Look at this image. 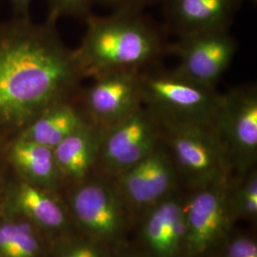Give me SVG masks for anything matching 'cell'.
<instances>
[{
    "label": "cell",
    "instance_id": "6da1fadb",
    "mask_svg": "<svg viewBox=\"0 0 257 257\" xmlns=\"http://www.w3.org/2000/svg\"><path fill=\"white\" fill-rule=\"evenodd\" d=\"M55 22L18 17L0 23V128L21 132L50 106L69 100L84 77Z\"/></svg>",
    "mask_w": 257,
    "mask_h": 257
},
{
    "label": "cell",
    "instance_id": "7a4b0ae2",
    "mask_svg": "<svg viewBox=\"0 0 257 257\" xmlns=\"http://www.w3.org/2000/svg\"><path fill=\"white\" fill-rule=\"evenodd\" d=\"M160 50L155 29L137 10H118L109 17H89L82 43L74 52L84 77L94 78L113 71H140Z\"/></svg>",
    "mask_w": 257,
    "mask_h": 257
},
{
    "label": "cell",
    "instance_id": "3957f363",
    "mask_svg": "<svg viewBox=\"0 0 257 257\" xmlns=\"http://www.w3.org/2000/svg\"><path fill=\"white\" fill-rule=\"evenodd\" d=\"M142 105L159 123L213 128L223 94L176 74H140Z\"/></svg>",
    "mask_w": 257,
    "mask_h": 257
},
{
    "label": "cell",
    "instance_id": "277c9868",
    "mask_svg": "<svg viewBox=\"0 0 257 257\" xmlns=\"http://www.w3.org/2000/svg\"><path fill=\"white\" fill-rule=\"evenodd\" d=\"M159 124L162 140L179 177L193 189L232 177L230 157L214 128L180 123Z\"/></svg>",
    "mask_w": 257,
    "mask_h": 257
},
{
    "label": "cell",
    "instance_id": "5b68a950",
    "mask_svg": "<svg viewBox=\"0 0 257 257\" xmlns=\"http://www.w3.org/2000/svg\"><path fill=\"white\" fill-rule=\"evenodd\" d=\"M233 177L195 188L184 200L186 237L184 257H208L229 236L230 191Z\"/></svg>",
    "mask_w": 257,
    "mask_h": 257
},
{
    "label": "cell",
    "instance_id": "8992f818",
    "mask_svg": "<svg viewBox=\"0 0 257 257\" xmlns=\"http://www.w3.org/2000/svg\"><path fill=\"white\" fill-rule=\"evenodd\" d=\"M72 197L74 216L97 244L118 245L128 228L130 211L112 178L80 181Z\"/></svg>",
    "mask_w": 257,
    "mask_h": 257
},
{
    "label": "cell",
    "instance_id": "52a82bcc",
    "mask_svg": "<svg viewBox=\"0 0 257 257\" xmlns=\"http://www.w3.org/2000/svg\"><path fill=\"white\" fill-rule=\"evenodd\" d=\"M213 128L230 157L233 174L256 168L257 90L253 85L223 94Z\"/></svg>",
    "mask_w": 257,
    "mask_h": 257
},
{
    "label": "cell",
    "instance_id": "ba28073f",
    "mask_svg": "<svg viewBox=\"0 0 257 257\" xmlns=\"http://www.w3.org/2000/svg\"><path fill=\"white\" fill-rule=\"evenodd\" d=\"M162 141L161 126L142 104L127 116L103 128L97 163L114 177L149 156Z\"/></svg>",
    "mask_w": 257,
    "mask_h": 257
},
{
    "label": "cell",
    "instance_id": "9c48e42d",
    "mask_svg": "<svg viewBox=\"0 0 257 257\" xmlns=\"http://www.w3.org/2000/svg\"><path fill=\"white\" fill-rule=\"evenodd\" d=\"M236 50V41L228 29L184 35L172 48L179 57L175 72L193 82L214 88L230 67Z\"/></svg>",
    "mask_w": 257,
    "mask_h": 257
},
{
    "label": "cell",
    "instance_id": "30bf717a",
    "mask_svg": "<svg viewBox=\"0 0 257 257\" xmlns=\"http://www.w3.org/2000/svg\"><path fill=\"white\" fill-rule=\"evenodd\" d=\"M179 178L162 140L154 152L112 180L130 211H147L175 193Z\"/></svg>",
    "mask_w": 257,
    "mask_h": 257
},
{
    "label": "cell",
    "instance_id": "8fae6325",
    "mask_svg": "<svg viewBox=\"0 0 257 257\" xmlns=\"http://www.w3.org/2000/svg\"><path fill=\"white\" fill-rule=\"evenodd\" d=\"M139 70L101 74L83 94L85 111L92 123L106 128L127 116L141 102Z\"/></svg>",
    "mask_w": 257,
    "mask_h": 257
},
{
    "label": "cell",
    "instance_id": "7c38bea8",
    "mask_svg": "<svg viewBox=\"0 0 257 257\" xmlns=\"http://www.w3.org/2000/svg\"><path fill=\"white\" fill-rule=\"evenodd\" d=\"M141 237L152 257H184V200L175 193L148 209Z\"/></svg>",
    "mask_w": 257,
    "mask_h": 257
},
{
    "label": "cell",
    "instance_id": "4fadbf2b",
    "mask_svg": "<svg viewBox=\"0 0 257 257\" xmlns=\"http://www.w3.org/2000/svg\"><path fill=\"white\" fill-rule=\"evenodd\" d=\"M244 0H168V11L184 35L228 29Z\"/></svg>",
    "mask_w": 257,
    "mask_h": 257
},
{
    "label": "cell",
    "instance_id": "5bb4252c",
    "mask_svg": "<svg viewBox=\"0 0 257 257\" xmlns=\"http://www.w3.org/2000/svg\"><path fill=\"white\" fill-rule=\"evenodd\" d=\"M103 128L88 121L54 149L62 177L82 181L97 163Z\"/></svg>",
    "mask_w": 257,
    "mask_h": 257
},
{
    "label": "cell",
    "instance_id": "9a60e30c",
    "mask_svg": "<svg viewBox=\"0 0 257 257\" xmlns=\"http://www.w3.org/2000/svg\"><path fill=\"white\" fill-rule=\"evenodd\" d=\"M88 121L69 100L57 102L32 120L19 137L55 149Z\"/></svg>",
    "mask_w": 257,
    "mask_h": 257
},
{
    "label": "cell",
    "instance_id": "2e32d148",
    "mask_svg": "<svg viewBox=\"0 0 257 257\" xmlns=\"http://www.w3.org/2000/svg\"><path fill=\"white\" fill-rule=\"evenodd\" d=\"M13 164L29 182L41 188H55L62 175L55 161L54 149L19 137L10 148Z\"/></svg>",
    "mask_w": 257,
    "mask_h": 257
},
{
    "label": "cell",
    "instance_id": "e0dca14e",
    "mask_svg": "<svg viewBox=\"0 0 257 257\" xmlns=\"http://www.w3.org/2000/svg\"><path fill=\"white\" fill-rule=\"evenodd\" d=\"M16 201L28 217L47 230H60L66 225L63 209L55 198L35 184L21 183L17 189Z\"/></svg>",
    "mask_w": 257,
    "mask_h": 257
},
{
    "label": "cell",
    "instance_id": "ac0fdd59",
    "mask_svg": "<svg viewBox=\"0 0 257 257\" xmlns=\"http://www.w3.org/2000/svg\"><path fill=\"white\" fill-rule=\"evenodd\" d=\"M230 208L233 221L256 220V168L233 178L230 191Z\"/></svg>",
    "mask_w": 257,
    "mask_h": 257
},
{
    "label": "cell",
    "instance_id": "d6986e66",
    "mask_svg": "<svg viewBox=\"0 0 257 257\" xmlns=\"http://www.w3.org/2000/svg\"><path fill=\"white\" fill-rule=\"evenodd\" d=\"M40 245L33 228L27 223H15L14 238L7 257H37Z\"/></svg>",
    "mask_w": 257,
    "mask_h": 257
},
{
    "label": "cell",
    "instance_id": "ffe728a7",
    "mask_svg": "<svg viewBox=\"0 0 257 257\" xmlns=\"http://www.w3.org/2000/svg\"><path fill=\"white\" fill-rule=\"evenodd\" d=\"M222 257H257L256 241L246 234L225 239Z\"/></svg>",
    "mask_w": 257,
    "mask_h": 257
},
{
    "label": "cell",
    "instance_id": "44dd1931",
    "mask_svg": "<svg viewBox=\"0 0 257 257\" xmlns=\"http://www.w3.org/2000/svg\"><path fill=\"white\" fill-rule=\"evenodd\" d=\"M94 0H48L49 19L56 20L63 16H83L91 8Z\"/></svg>",
    "mask_w": 257,
    "mask_h": 257
},
{
    "label": "cell",
    "instance_id": "7402d4cb",
    "mask_svg": "<svg viewBox=\"0 0 257 257\" xmlns=\"http://www.w3.org/2000/svg\"><path fill=\"white\" fill-rule=\"evenodd\" d=\"M56 257H110L101 245L87 242H75L60 248Z\"/></svg>",
    "mask_w": 257,
    "mask_h": 257
},
{
    "label": "cell",
    "instance_id": "603a6c76",
    "mask_svg": "<svg viewBox=\"0 0 257 257\" xmlns=\"http://www.w3.org/2000/svg\"><path fill=\"white\" fill-rule=\"evenodd\" d=\"M15 223L0 225V254L7 257L14 238Z\"/></svg>",
    "mask_w": 257,
    "mask_h": 257
},
{
    "label": "cell",
    "instance_id": "cb8c5ba5",
    "mask_svg": "<svg viewBox=\"0 0 257 257\" xmlns=\"http://www.w3.org/2000/svg\"><path fill=\"white\" fill-rule=\"evenodd\" d=\"M104 4L118 10H137L148 0H100Z\"/></svg>",
    "mask_w": 257,
    "mask_h": 257
},
{
    "label": "cell",
    "instance_id": "d4e9b609",
    "mask_svg": "<svg viewBox=\"0 0 257 257\" xmlns=\"http://www.w3.org/2000/svg\"><path fill=\"white\" fill-rule=\"evenodd\" d=\"M18 17H29V10L33 0H10Z\"/></svg>",
    "mask_w": 257,
    "mask_h": 257
},
{
    "label": "cell",
    "instance_id": "484cf974",
    "mask_svg": "<svg viewBox=\"0 0 257 257\" xmlns=\"http://www.w3.org/2000/svg\"><path fill=\"white\" fill-rule=\"evenodd\" d=\"M127 257H141V256H138V255H128V256Z\"/></svg>",
    "mask_w": 257,
    "mask_h": 257
}]
</instances>
